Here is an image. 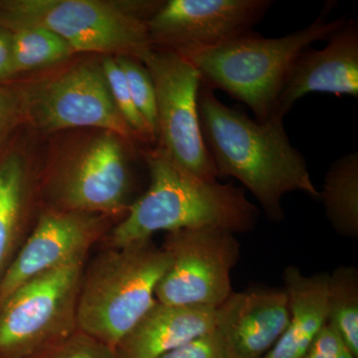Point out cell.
<instances>
[{"mask_svg": "<svg viewBox=\"0 0 358 358\" xmlns=\"http://www.w3.org/2000/svg\"><path fill=\"white\" fill-rule=\"evenodd\" d=\"M150 171L147 192L129 204L103 240V248H122L152 239L160 231L221 228L253 230L260 211L244 188L207 181L179 166L159 148L143 152Z\"/></svg>", "mask_w": 358, "mask_h": 358, "instance_id": "2", "label": "cell"}, {"mask_svg": "<svg viewBox=\"0 0 358 358\" xmlns=\"http://www.w3.org/2000/svg\"><path fill=\"white\" fill-rule=\"evenodd\" d=\"M127 143L117 134L98 131L56 157L39 173L41 208L121 220L131 192Z\"/></svg>", "mask_w": 358, "mask_h": 358, "instance_id": "6", "label": "cell"}, {"mask_svg": "<svg viewBox=\"0 0 358 358\" xmlns=\"http://www.w3.org/2000/svg\"><path fill=\"white\" fill-rule=\"evenodd\" d=\"M162 247L171 263L155 289L159 303L218 308L233 293L231 272L240 258L235 233L213 227L171 231Z\"/></svg>", "mask_w": 358, "mask_h": 358, "instance_id": "10", "label": "cell"}, {"mask_svg": "<svg viewBox=\"0 0 358 358\" xmlns=\"http://www.w3.org/2000/svg\"><path fill=\"white\" fill-rule=\"evenodd\" d=\"M327 217L341 236L358 237V154L339 157L324 176L320 192Z\"/></svg>", "mask_w": 358, "mask_h": 358, "instance_id": "18", "label": "cell"}, {"mask_svg": "<svg viewBox=\"0 0 358 358\" xmlns=\"http://www.w3.org/2000/svg\"><path fill=\"white\" fill-rule=\"evenodd\" d=\"M282 279L288 296L286 329L263 358H303L327 322V273L305 275L288 266Z\"/></svg>", "mask_w": 358, "mask_h": 358, "instance_id": "17", "label": "cell"}, {"mask_svg": "<svg viewBox=\"0 0 358 358\" xmlns=\"http://www.w3.org/2000/svg\"><path fill=\"white\" fill-rule=\"evenodd\" d=\"M21 122H23L22 112L17 90L0 86V145Z\"/></svg>", "mask_w": 358, "mask_h": 358, "instance_id": "26", "label": "cell"}, {"mask_svg": "<svg viewBox=\"0 0 358 358\" xmlns=\"http://www.w3.org/2000/svg\"><path fill=\"white\" fill-rule=\"evenodd\" d=\"M322 11L312 24L279 38H265L255 32L210 50L183 56L199 71L201 84L219 89L248 106L255 121L274 115L278 96L294 59L320 40H327L346 21L329 20Z\"/></svg>", "mask_w": 358, "mask_h": 358, "instance_id": "4", "label": "cell"}, {"mask_svg": "<svg viewBox=\"0 0 358 358\" xmlns=\"http://www.w3.org/2000/svg\"><path fill=\"white\" fill-rule=\"evenodd\" d=\"M285 289L255 288L228 296L217 308L215 329L231 358H263L288 324Z\"/></svg>", "mask_w": 358, "mask_h": 358, "instance_id": "14", "label": "cell"}, {"mask_svg": "<svg viewBox=\"0 0 358 358\" xmlns=\"http://www.w3.org/2000/svg\"><path fill=\"white\" fill-rule=\"evenodd\" d=\"M101 65L115 107L136 138L143 141H155V134L134 106L126 76L117 59L114 56H103Z\"/></svg>", "mask_w": 358, "mask_h": 358, "instance_id": "21", "label": "cell"}, {"mask_svg": "<svg viewBox=\"0 0 358 358\" xmlns=\"http://www.w3.org/2000/svg\"><path fill=\"white\" fill-rule=\"evenodd\" d=\"M159 358H231L217 329L202 334Z\"/></svg>", "mask_w": 358, "mask_h": 358, "instance_id": "24", "label": "cell"}, {"mask_svg": "<svg viewBox=\"0 0 358 358\" xmlns=\"http://www.w3.org/2000/svg\"><path fill=\"white\" fill-rule=\"evenodd\" d=\"M327 322L358 357V271L341 266L327 280Z\"/></svg>", "mask_w": 358, "mask_h": 358, "instance_id": "20", "label": "cell"}, {"mask_svg": "<svg viewBox=\"0 0 358 358\" xmlns=\"http://www.w3.org/2000/svg\"><path fill=\"white\" fill-rule=\"evenodd\" d=\"M162 2L106 0H2L0 25L36 26L53 32L74 51L129 57L143 62L152 50L148 22Z\"/></svg>", "mask_w": 358, "mask_h": 358, "instance_id": "5", "label": "cell"}, {"mask_svg": "<svg viewBox=\"0 0 358 358\" xmlns=\"http://www.w3.org/2000/svg\"><path fill=\"white\" fill-rule=\"evenodd\" d=\"M13 32V78L63 64L76 52L67 42L44 28L27 26Z\"/></svg>", "mask_w": 358, "mask_h": 358, "instance_id": "19", "label": "cell"}, {"mask_svg": "<svg viewBox=\"0 0 358 358\" xmlns=\"http://www.w3.org/2000/svg\"><path fill=\"white\" fill-rule=\"evenodd\" d=\"M87 259L25 282L0 303V358H34L78 329Z\"/></svg>", "mask_w": 358, "mask_h": 358, "instance_id": "8", "label": "cell"}, {"mask_svg": "<svg viewBox=\"0 0 358 358\" xmlns=\"http://www.w3.org/2000/svg\"><path fill=\"white\" fill-rule=\"evenodd\" d=\"M115 59L124 71L134 106L148 122L157 141V96L150 72L136 59L124 56Z\"/></svg>", "mask_w": 358, "mask_h": 358, "instance_id": "22", "label": "cell"}, {"mask_svg": "<svg viewBox=\"0 0 358 358\" xmlns=\"http://www.w3.org/2000/svg\"><path fill=\"white\" fill-rule=\"evenodd\" d=\"M272 0H169L148 20L152 48L182 56L210 50L253 31Z\"/></svg>", "mask_w": 358, "mask_h": 358, "instance_id": "11", "label": "cell"}, {"mask_svg": "<svg viewBox=\"0 0 358 358\" xmlns=\"http://www.w3.org/2000/svg\"><path fill=\"white\" fill-rule=\"evenodd\" d=\"M217 308L155 301L115 350L121 358H159L209 333Z\"/></svg>", "mask_w": 358, "mask_h": 358, "instance_id": "16", "label": "cell"}, {"mask_svg": "<svg viewBox=\"0 0 358 358\" xmlns=\"http://www.w3.org/2000/svg\"><path fill=\"white\" fill-rule=\"evenodd\" d=\"M324 48L301 52L289 68L274 115L285 117L294 103L310 93L358 98V24L346 20Z\"/></svg>", "mask_w": 358, "mask_h": 358, "instance_id": "13", "label": "cell"}, {"mask_svg": "<svg viewBox=\"0 0 358 358\" xmlns=\"http://www.w3.org/2000/svg\"><path fill=\"white\" fill-rule=\"evenodd\" d=\"M303 358H358L333 324L327 322Z\"/></svg>", "mask_w": 358, "mask_h": 358, "instance_id": "25", "label": "cell"}, {"mask_svg": "<svg viewBox=\"0 0 358 358\" xmlns=\"http://www.w3.org/2000/svg\"><path fill=\"white\" fill-rule=\"evenodd\" d=\"M199 110L202 136L219 178L239 180L271 221L284 219L282 200L287 193L320 199L307 160L289 141L284 117L273 115L264 122L250 119L224 105L202 84Z\"/></svg>", "mask_w": 358, "mask_h": 358, "instance_id": "1", "label": "cell"}, {"mask_svg": "<svg viewBox=\"0 0 358 358\" xmlns=\"http://www.w3.org/2000/svg\"><path fill=\"white\" fill-rule=\"evenodd\" d=\"M13 78V32L0 25V84Z\"/></svg>", "mask_w": 358, "mask_h": 358, "instance_id": "27", "label": "cell"}, {"mask_svg": "<svg viewBox=\"0 0 358 358\" xmlns=\"http://www.w3.org/2000/svg\"><path fill=\"white\" fill-rule=\"evenodd\" d=\"M15 88L23 122L40 131L90 128L138 140L115 107L101 60L79 61Z\"/></svg>", "mask_w": 358, "mask_h": 358, "instance_id": "7", "label": "cell"}, {"mask_svg": "<svg viewBox=\"0 0 358 358\" xmlns=\"http://www.w3.org/2000/svg\"><path fill=\"white\" fill-rule=\"evenodd\" d=\"M119 219L102 214L40 209L34 225L0 280V303L34 278L88 259Z\"/></svg>", "mask_w": 358, "mask_h": 358, "instance_id": "12", "label": "cell"}, {"mask_svg": "<svg viewBox=\"0 0 358 358\" xmlns=\"http://www.w3.org/2000/svg\"><path fill=\"white\" fill-rule=\"evenodd\" d=\"M169 254L152 239L103 248L85 266L77 305L79 331L117 348L155 301L171 266Z\"/></svg>", "mask_w": 358, "mask_h": 358, "instance_id": "3", "label": "cell"}, {"mask_svg": "<svg viewBox=\"0 0 358 358\" xmlns=\"http://www.w3.org/2000/svg\"><path fill=\"white\" fill-rule=\"evenodd\" d=\"M141 63L152 76L157 96V148L185 171L217 181L200 128L199 71L180 54L164 49L152 48Z\"/></svg>", "mask_w": 358, "mask_h": 358, "instance_id": "9", "label": "cell"}, {"mask_svg": "<svg viewBox=\"0 0 358 358\" xmlns=\"http://www.w3.org/2000/svg\"><path fill=\"white\" fill-rule=\"evenodd\" d=\"M39 173L18 148L0 157V280L29 235L41 203Z\"/></svg>", "mask_w": 358, "mask_h": 358, "instance_id": "15", "label": "cell"}, {"mask_svg": "<svg viewBox=\"0 0 358 358\" xmlns=\"http://www.w3.org/2000/svg\"><path fill=\"white\" fill-rule=\"evenodd\" d=\"M34 358H121L115 348L77 329Z\"/></svg>", "mask_w": 358, "mask_h": 358, "instance_id": "23", "label": "cell"}]
</instances>
